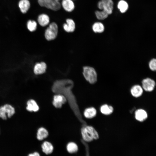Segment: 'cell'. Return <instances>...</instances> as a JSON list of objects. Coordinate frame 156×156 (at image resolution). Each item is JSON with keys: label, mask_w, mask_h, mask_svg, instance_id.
<instances>
[{"label": "cell", "mask_w": 156, "mask_h": 156, "mask_svg": "<svg viewBox=\"0 0 156 156\" xmlns=\"http://www.w3.org/2000/svg\"><path fill=\"white\" fill-rule=\"evenodd\" d=\"M41 147L43 152L46 154L51 153L53 150V145L48 141L44 142L42 144Z\"/></svg>", "instance_id": "19"}, {"label": "cell", "mask_w": 156, "mask_h": 156, "mask_svg": "<svg viewBox=\"0 0 156 156\" xmlns=\"http://www.w3.org/2000/svg\"><path fill=\"white\" fill-rule=\"evenodd\" d=\"M27 110L30 112H36L39 109V106L36 101L33 99H30L27 102Z\"/></svg>", "instance_id": "14"}, {"label": "cell", "mask_w": 156, "mask_h": 156, "mask_svg": "<svg viewBox=\"0 0 156 156\" xmlns=\"http://www.w3.org/2000/svg\"><path fill=\"white\" fill-rule=\"evenodd\" d=\"M66 23L63 25V27L65 31L67 32H72L75 29V23L74 21L70 18L66 20Z\"/></svg>", "instance_id": "11"}, {"label": "cell", "mask_w": 156, "mask_h": 156, "mask_svg": "<svg viewBox=\"0 0 156 156\" xmlns=\"http://www.w3.org/2000/svg\"><path fill=\"white\" fill-rule=\"evenodd\" d=\"M18 7L21 12L23 14L26 13L30 7V3L28 0H21L18 3Z\"/></svg>", "instance_id": "16"}, {"label": "cell", "mask_w": 156, "mask_h": 156, "mask_svg": "<svg viewBox=\"0 0 156 156\" xmlns=\"http://www.w3.org/2000/svg\"><path fill=\"white\" fill-rule=\"evenodd\" d=\"M83 73L86 79L90 84H94L97 81V74L93 68L89 66L84 67Z\"/></svg>", "instance_id": "2"}, {"label": "cell", "mask_w": 156, "mask_h": 156, "mask_svg": "<svg viewBox=\"0 0 156 156\" xmlns=\"http://www.w3.org/2000/svg\"><path fill=\"white\" fill-rule=\"evenodd\" d=\"M100 111L103 115H109L113 112L114 108L111 105H109L107 104H104L101 106Z\"/></svg>", "instance_id": "18"}, {"label": "cell", "mask_w": 156, "mask_h": 156, "mask_svg": "<svg viewBox=\"0 0 156 156\" xmlns=\"http://www.w3.org/2000/svg\"><path fill=\"white\" fill-rule=\"evenodd\" d=\"M62 5L65 10L68 12H71L75 8L74 4L72 0H63Z\"/></svg>", "instance_id": "13"}, {"label": "cell", "mask_w": 156, "mask_h": 156, "mask_svg": "<svg viewBox=\"0 0 156 156\" xmlns=\"http://www.w3.org/2000/svg\"><path fill=\"white\" fill-rule=\"evenodd\" d=\"M28 156H40L39 153L37 152L29 154Z\"/></svg>", "instance_id": "27"}, {"label": "cell", "mask_w": 156, "mask_h": 156, "mask_svg": "<svg viewBox=\"0 0 156 156\" xmlns=\"http://www.w3.org/2000/svg\"><path fill=\"white\" fill-rule=\"evenodd\" d=\"M97 114L96 109L93 107H88L85 109L83 114L85 118L91 119L95 117Z\"/></svg>", "instance_id": "15"}, {"label": "cell", "mask_w": 156, "mask_h": 156, "mask_svg": "<svg viewBox=\"0 0 156 156\" xmlns=\"http://www.w3.org/2000/svg\"><path fill=\"white\" fill-rule=\"evenodd\" d=\"M135 107L132 108V109L130 111V113H132L135 110Z\"/></svg>", "instance_id": "28"}, {"label": "cell", "mask_w": 156, "mask_h": 156, "mask_svg": "<svg viewBox=\"0 0 156 156\" xmlns=\"http://www.w3.org/2000/svg\"><path fill=\"white\" fill-rule=\"evenodd\" d=\"M66 148L67 151L70 153H74L76 152L78 149L77 144L73 142H71L68 143L67 145Z\"/></svg>", "instance_id": "23"}, {"label": "cell", "mask_w": 156, "mask_h": 156, "mask_svg": "<svg viewBox=\"0 0 156 156\" xmlns=\"http://www.w3.org/2000/svg\"><path fill=\"white\" fill-rule=\"evenodd\" d=\"M143 89L140 85L138 84L133 86L131 88L130 92L134 97L138 98L141 96L143 93Z\"/></svg>", "instance_id": "10"}, {"label": "cell", "mask_w": 156, "mask_h": 156, "mask_svg": "<svg viewBox=\"0 0 156 156\" xmlns=\"http://www.w3.org/2000/svg\"><path fill=\"white\" fill-rule=\"evenodd\" d=\"M49 17L46 14H41L38 17V22L40 25L42 27L47 25L49 23Z\"/></svg>", "instance_id": "17"}, {"label": "cell", "mask_w": 156, "mask_h": 156, "mask_svg": "<svg viewBox=\"0 0 156 156\" xmlns=\"http://www.w3.org/2000/svg\"><path fill=\"white\" fill-rule=\"evenodd\" d=\"M149 67L150 69L152 71H155L156 70V59L153 58L149 62Z\"/></svg>", "instance_id": "26"}, {"label": "cell", "mask_w": 156, "mask_h": 156, "mask_svg": "<svg viewBox=\"0 0 156 156\" xmlns=\"http://www.w3.org/2000/svg\"><path fill=\"white\" fill-rule=\"evenodd\" d=\"M46 68L47 65L44 62L37 63L34 66V72L36 75L42 74L45 72Z\"/></svg>", "instance_id": "12"}, {"label": "cell", "mask_w": 156, "mask_h": 156, "mask_svg": "<svg viewBox=\"0 0 156 156\" xmlns=\"http://www.w3.org/2000/svg\"><path fill=\"white\" fill-rule=\"evenodd\" d=\"M92 29L96 33H101L105 30V27L103 24L100 22L95 23L92 26Z\"/></svg>", "instance_id": "21"}, {"label": "cell", "mask_w": 156, "mask_h": 156, "mask_svg": "<svg viewBox=\"0 0 156 156\" xmlns=\"http://www.w3.org/2000/svg\"><path fill=\"white\" fill-rule=\"evenodd\" d=\"M98 7L109 15L112 13L114 3L112 0H101L98 3Z\"/></svg>", "instance_id": "6"}, {"label": "cell", "mask_w": 156, "mask_h": 156, "mask_svg": "<svg viewBox=\"0 0 156 156\" xmlns=\"http://www.w3.org/2000/svg\"><path fill=\"white\" fill-rule=\"evenodd\" d=\"M142 87L143 89L147 92H151L154 90L156 85L155 81L150 78H146L142 81Z\"/></svg>", "instance_id": "7"}, {"label": "cell", "mask_w": 156, "mask_h": 156, "mask_svg": "<svg viewBox=\"0 0 156 156\" xmlns=\"http://www.w3.org/2000/svg\"><path fill=\"white\" fill-rule=\"evenodd\" d=\"M95 14L97 18L99 20H104L109 15L106 12L102 10L101 11H96Z\"/></svg>", "instance_id": "24"}, {"label": "cell", "mask_w": 156, "mask_h": 156, "mask_svg": "<svg viewBox=\"0 0 156 156\" xmlns=\"http://www.w3.org/2000/svg\"><path fill=\"white\" fill-rule=\"evenodd\" d=\"M39 5L54 11H57L61 8L59 1L55 0H38Z\"/></svg>", "instance_id": "4"}, {"label": "cell", "mask_w": 156, "mask_h": 156, "mask_svg": "<svg viewBox=\"0 0 156 156\" xmlns=\"http://www.w3.org/2000/svg\"><path fill=\"white\" fill-rule=\"evenodd\" d=\"M147 112L142 109H138L135 111V117L137 121L143 122L146 120L148 118Z\"/></svg>", "instance_id": "9"}, {"label": "cell", "mask_w": 156, "mask_h": 156, "mask_svg": "<svg viewBox=\"0 0 156 156\" xmlns=\"http://www.w3.org/2000/svg\"><path fill=\"white\" fill-rule=\"evenodd\" d=\"M14 107L11 105L6 104L0 107V118L5 120L7 118H10L15 113Z\"/></svg>", "instance_id": "5"}, {"label": "cell", "mask_w": 156, "mask_h": 156, "mask_svg": "<svg viewBox=\"0 0 156 156\" xmlns=\"http://www.w3.org/2000/svg\"><path fill=\"white\" fill-rule=\"evenodd\" d=\"M81 133L83 140L86 142H89L93 140L99 138L98 133L95 129L91 126L87 125L81 129Z\"/></svg>", "instance_id": "1"}, {"label": "cell", "mask_w": 156, "mask_h": 156, "mask_svg": "<svg viewBox=\"0 0 156 156\" xmlns=\"http://www.w3.org/2000/svg\"><path fill=\"white\" fill-rule=\"evenodd\" d=\"M37 24L34 21L29 20L27 23V26L28 30L31 32L35 31L37 28Z\"/></svg>", "instance_id": "25"}, {"label": "cell", "mask_w": 156, "mask_h": 156, "mask_svg": "<svg viewBox=\"0 0 156 156\" xmlns=\"http://www.w3.org/2000/svg\"><path fill=\"white\" fill-rule=\"evenodd\" d=\"M66 101L65 97L63 95L57 94L54 95L53 97L52 104L56 108L61 107L62 105Z\"/></svg>", "instance_id": "8"}, {"label": "cell", "mask_w": 156, "mask_h": 156, "mask_svg": "<svg viewBox=\"0 0 156 156\" xmlns=\"http://www.w3.org/2000/svg\"><path fill=\"white\" fill-rule=\"evenodd\" d=\"M117 8L122 13L125 12L129 8L128 3L124 0H120L117 4Z\"/></svg>", "instance_id": "22"}, {"label": "cell", "mask_w": 156, "mask_h": 156, "mask_svg": "<svg viewBox=\"0 0 156 156\" xmlns=\"http://www.w3.org/2000/svg\"></svg>", "instance_id": "30"}, {"label": "cell", "mask_w": 156, "mask_h": 156, "mask_svg": "<svg viewBox=\"0 0 156 156\" xmlns=\"http://www.w3.org/2000/svg\"><path fill=\"white\" fill-rule=\"evenodd\" d=\"M48 135L49 133L47 129L44 127H41L38 130L37 138L38 140H42L47 138Z\"/></svg>", "instance_id": "20"}, {"label": "cell", "mask_w": 156, "mask_h": 156, "mask_svg": "<svg viewBox=\"0 0 156 156\" xmlns=\"http://www.w3.org/2000/svg\"><path fill=\"white\" fill-rule=\"evenodd\" d=\"M58 33V26L54 23H51L46 29L45 32V37L48 40L54 39Z\"/></svg>", "instance_id": "3"}, {"label": "cell", "mask_w": 156, "mask_h": 156, "mask_svg": "<svg viewBox=\"0 0 156 156\" xmlns=\"http://www.w3.org/2000/svg\"><path fill=\"white\" fill-rule=\"evenodd\" d=\"M56 1H59L60 0H55Z\"/></svg>", "instance_id": "29"}]
</instances>
